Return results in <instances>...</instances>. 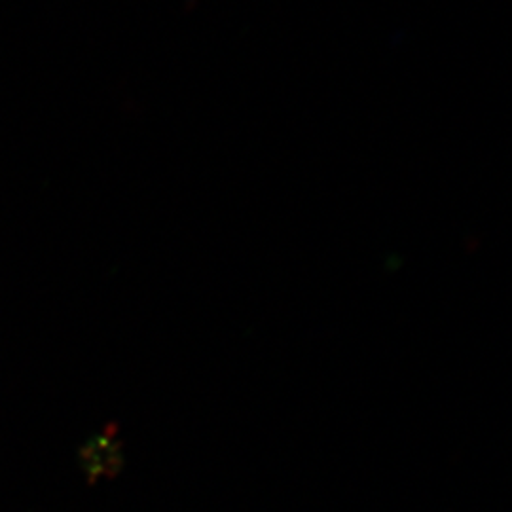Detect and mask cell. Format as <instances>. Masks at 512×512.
<instances>
[{
    "mask_svg": "<svg viewBox=\"0 0 512 512\" xmlns=\"http://www.w3.org/2000/svg\"><path fill=\"white\" fill-rule=\"evenodd\" d=\"M80 465L90 484L112 480L124 467V442L120 439V427L110 423L88 440L80 450Z\"/></svg>",
    "mask_w": 512,
    "mask_h": 512,
    "instance_id": "obj_1",
    "label": "cell"
}]
</instances>
